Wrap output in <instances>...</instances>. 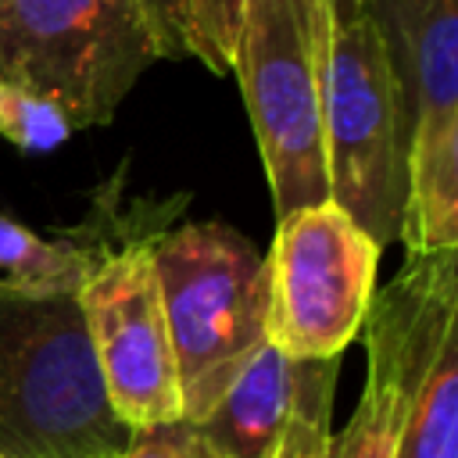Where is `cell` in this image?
I'll use <instances>...</instances> for the list:
<instances>
[{
  "label": "cell",
  "instance_id": "cell-14",
  "mask_svg": "<svg viewBox=\"0 0 458 458\" xmlns=\"http://www.w3.org/2000/svg\"><path fill=\"white\" fill-rule=\"evenodd\" d=\"M122 458H218V454L204 444L193 422L175 419V422L132 429V440L122 451Z\"/></svg>",
  "mask_w": 458,
  "mask_h": 458
},
{
  "label": "cell",
  "instance_id": "cell-2",
  "mask_svg": "<svg viewBox=\"0 0 458 458\" xmlns=\"http://www.w3.org/2000/svg\"><path fill=\"white\" fill-rule=\"evenodd\" d=\"M114 415L75 297H0V458H122Z\"/></svg>",
  "mask_w": 458,
  "mask_h": 458
},
{
  "label": "cell",
  "instance_id": "cell-13",
  "mask_svg": "<svg viewBox=\"0 0 458 458\" xmlns=\"http://www.w3.org/2000/svg\"><path fill=\"white\" fill-rule=\"evenodd\" d=\"M72 132L75 125L57 104L11 79H0V136L7 143L25 154H50L68 143Z\"/></svg>",
  "mask_w": 458,
  "mask_h": 458
},
{
  "label": "cell",
  "instance_id": "cell-7",
  "mask_svg": "<svg viewBox=\"0 0 458 458\" xmlns=\"http://www.w3.org/2000/svg\"><path fill=\"white\" fill-rule=\"evenodd\" d=\"M322 136L329 200L383 250L397 240L404 215V114L365 0H329Z\"/></svg>",
  "mask_w": 458,
  "mask_h": 458
},
{
  "label": "cell",
  "instance_id": "cell-6",
  "mask_svg": "<svg viewBox=\"0 0 458 458\" xmlns=\"http://www.w3.org/2000/svg\"><path fill=\"white\" fill-rule=\"evenodd\" d=\"M404 114L408 258L458 250V0H365Z\"/></svg>",
  "mask_w": 458,
  "mask_h": 458
},
{
  "label": "cell",
  "instance_id": "cell-8",
  "mask_svg": "<svg viewBox=\"0 0 458 458\" xmlns=\"http://www.w3.org/2000/svg\"><path fill=\"white\" fill-rule=\"evenodd\" d=\"M268 261V344L286 358H340L376 293L379 247L333 200L276 218Z\"/></svg>",
  "mask_w": 458,
  "mask_h": 458
},
{
  "label": "cell",
  "instance_id": "cell-11",
  "mask_svg": "<svg viewBox=\"0 0 458 458\" xmlns=\"http://www.w3.org/2000/svg\"><path fill=\"white\" fill-rule=\"evenodd\" d=\"M93 268V247L64 236H39L0 215V297H75Z\"/></svg>",
  "mask_w": 458,
  "mask_h": 458
},
{
  "label": "cell",
  "instance_id": "cell-10",
  "mask_svg": "<svg viewBox=\"0 0 458 458\" xmlns=\"http://www.w3.org/2000/svg\"><path fill=\"white\" fill-rule=\"evenodd\" d=\"M340 358H286L265 344L193 422L218 458H329Z\"/></svg>",
  "mask_w": 458,
  "mask_h": 458
},
{
  "label": "cell",
  "instance_id": "cell-3",
  "mask_svg": "<svg viewBox=\"0 0 458 458\" xmlns=\"http://www.w3.org/2000/svg\"><path fill=\"white\" fill-rule=\"evenodd\" d=\"M150 250L182 419L200 422L268 344V261L225 222H186L157 233Z\"/></svg>",
  "mask_w": 458,
  "mask_h": 458
},
{
  "label": "cell",
  "instance_id": "cell-5",
  "mask_svg": "<svg viewBox=\"0 0 458 458\" xmlns=\"http://www.w3.org/2000/svg\"><path fill=\"white\" fill-rule=\"evenodd\" d=\"M329 0H247L233 75L240 79L276 218L329 200L322 64Z\"/></svg>",
  "mask_w": 458,
  "mask_h": 458
},
{
  "label": "cell",
  "instance_id": "cell-9",
  "mask_svg": "<svg viewBox=\"0 0 458 458\" xmlns=\"http://www.w3.org/2000/svg\"><path fill=\"white\" fill-rule=\"evenodd\" d=\"M150 247L154 236L93 247V268L75 293L107 401L129 429L182 419L175 351Z\"/></svg>",
  "mask_w": 458,
  "mask_h": 458
},
{
  "label": "cell",
  "instance_id": "cell-4",
  "mask_svg": "<svg viewBox=\"0 0 458 458\" xmlns=\"http://www.w3.org/2000/svg\"><path fill=\"white\" fill-rule=\"evenodd\" d=\"M168 57L143 0H0V79L57 104L75 129L107 125Z\"/></svg>",
  "mask_w": 458,
  "mask_h": 458
},
{
  "label": "cell",
  "instance_id": "cell-12",
  "mask_svg": "<svg viewBox=\"0 0 458 458\" xmlns=\"http://www.w3.org/2000/svg\"><path fill=\"white\" fill-rule=\"evenodd\" d=\"M172 57H197L208 72H233L247 0H143Z\"/></svg>",
  "mask_w": 458,
  "mask_h": 458
},
{
  "label": "cell",
  "instance_id": "cell-1",
  "mask_svg": "<svg viewBox=\"0 0 458 458\" xmlns=\"http://www.w3.org/2000/svg\"><path fill=\"white\" fill-rule=\"evenodd\" d=\"M358 336L365 386L329 458H458V250L408 258Z\"/></svg>",
  "mask_w": 458,
  "mask_h": 458
}]
</instances>
